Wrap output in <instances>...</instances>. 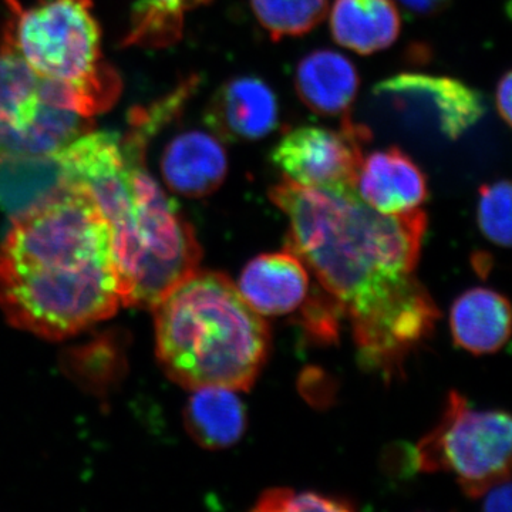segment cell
Listing matches in <instances>:
<instances>
[{"instance_id":"cell-1","label":"cell","mask_w":512,"mask_h":512,"mask_svg":"<svg viewBox=\"0 0 512 512\" xmlns=\"http://www.w3.org/2000/svg\"><path fill=\"white\" fill-rule=\"evenodd\" d=\"M269 198L288 217L285 249L302 259L352 323L360 362L396 375L440 318L414 274L426 212L386 215L356 190L303 187L286 178Z\"/></svg>"},{"instance_id":"cell-2","label":"cell","mask_w":512,"mask_h":512,"mask_svg":"<svg viewBox=\"0 0 512 512\" xmlns=\"http://www.w3.org/2000/svg\"><path fill=\"white\" fill-rule=\"evenodd\" d=\"M120 306L109 222L83 185L12 218L0 242V309L15 328L66 339Z\"/></svg>"},{"instance_id":"cell-3","label":"cell","mask_w":512,"mask_h":512,"mask_svg":"<svg viewBox=\"0 0 512 512\" xmlns=\"http://www.w3.org/2000/svg\"><path fill=\"white\" fill-rule=\"evenodd\" d=\"M151 131L131 121L127 136L87 131L62 150L73 184L92 194L109 222L121 305L153 308L197 271L201 247L194 228L146 168Z\"/></svg>"},{"instance_id":"cell-4","label":"cell","mask_w":512,"mask_h":512,"mask_svg":"<svg viewBox=\"0 0 512 512\" xmlns=\"http://www.w3.org/2000/svg\"><path fill=\"white\" fill-rule=\"evenodd\" d=\"M157 357L187 389H251L268 359V323L220 272L195 271L153 306Z\"/></svg>"},{"instance_id":"cell-5","label":"cell","mask_w":512,"mask_h":512,"mask_svg":"<svg viewBox=\"0 0 512 512\" xmlns=\"http://www.w3.org/2000/svg\"><path fill=\"white\" fill-rule=\"evenodd\" d=\"M6 3L3 46L37 76L63 87L86 119L113 106L121 82L104 62L92 0H42L29 8L18 0Z\"/></svg>"},{"instance_id":"cell-6","label":"cell","mask_w":512,"mask_h":512,"mask_svg":"<svg viewBox=\"0 0 512 512\" xmlns=\"http://www.w3.org/2000/svg\"><path fill=\"white\" fill-rule=\"evenodd\" d=\"M512 424L503 410H476L458 392L448 394L446 409L416 448L421 471H448L470 498L510 477Z\"/></svg>"},{"instance_id":"cell-7","label":"cell","mask_w":512,"mask_h":512,"mask_svg":"<svg viewBox=\"0 0 512 512\" xmlns=\"http://www.w3.org/2000/svg\"><path fill=\"white\" fill-rule=\"evenodd\" d=\"M62 87L0 47V156H46L90 131Z\"/></svg>"},{"instance_id":"cell-8","label":"cell","mask_w":512,"mask_h":512,"mask_svg":"<svg viewBox=\"0 0 512 512\" xmlns=\"http://www.w3.org/2000/svg\"><path fill=\"white\" fill-rule=\"evenodd\" d=\"M372 140L369 128L343 117L339 130L302 126L286 128L271 161L286 180L303 187L356 190L363 150Z\"/></svg>"},{"instance_id":"cell-9","label":"cell","mask_w":512,"mask_h":512,"mask_svg":"<svg viewBox=\"0 0 512 512\" xmlns=\"http://www.w3.org/2000/svg\"><path fill=\"white\" fill-rule=\"evenodd\" d=\"M376 96L387 97L394 106H423L436 120L444 136L456 140L483 117L480 94L466 84L429 74H399L375 87Z\"/></svg>"},{"instance_id":"cell-10","label":"cell","mask_w":512,"mask_h":512,"mask_svg":"<svg viewBox=\"0 0 512 512\" xmlns=\"http://www.w3.org/2000/svg\"><path fill=\"white\" fill-rule=\"evenodd\" d=\"M205 121L220 140H261L278 126V100L264 80L237 77L214 94Z\"/></svg>"},{"instance_id":"cell-11","label":"cell","mask_w":512,"mask_h":512,"mask_svg":"<svg viewBox=\"0 0 512 512\" xmlns=\"http://www.w3.org/2000/svg\"><path fill=\"white\" fill-rule=\"evenodd\" d=\"M237 288L262 318L291 315L308 301L311 272L298 255L284 249L249 261Z\"/></svg>"},{"instance_id":"cell-12","label":"cell","mask_w":512,"mask_h":512,"mask_svg":"<svg viewBox=\"0 0 512 512\" xmlns=\"http://www.w3.org/2000/svg\"><path fill=\"white\" fill-rule=\"evenodd\" d=\"M356 192L370 208L386 215L419 210L429 197L426 175L397 147L363 157Z\"/></svg>"},{"instance_id":"cell-13","label":"cell","mask_w":512,"mask_h":512,"mask_svg":"<svg viewBox=\"0 0 512 512\" xmlns=\"http://www.w3.org/2000/svg\"><path fill=\"white\" fill-rule=\"evenodd\" d=\"M167 187L188 198L211 195L224 184L228 156L220 138L201 130L177 134L161 154Z\"/></svg>"},{"instance_id":"cell-14","label":"cell","mask_w":512,"mask_h":512,"mask_svg":"<svg viewBox=\"0 0 512 512\" xmlns=\"http://www.w3.org/2000/svg\"><path fill=\"white\" fill-rule=\"evenodd\" d=\"M359 84L355 64L335 50H315L296 67V93L319 116H349Z\"/></svg>"},{"instance_id":"cell-15","label":"cell","mask_w":512,"mask_h":512,"mask_svg":"<svg viewBox=\"0 0 512 512\" xmlns=\"http://www.w3.org/2000/svg\"><path fill=\"white\" fill-rule=\"evenodd\" d=\"M57 153L0 156V210L16 218L42 207L70 187Z\"/></svg>"},{"instance_id":"cell-16","label":"cell","mask_w":512,"mask_h":512,"mask_svg":"<svg viewBox=\"0 0 512 512\" xmlns=\"http://www.w3.org/2000/svg\"><path fill=\"white\" fill-rule=\"evenodd\" d=\"M450 329L458 348L473 355L498 352L510 339V302L493 289H468L451 306Z\"/></svg>"},{"instance_id":"cell-17","label":"cell","mask_w":512,"mask_h":512,"mask_svg":"<svg viewBox=\"0 0 512 512\" xmlns=\"http://www.w3.org/2000/svg\"><path fill=\"white\" fill-rule=\"evenodd\" d=\"M402 18L394 0H335L330 32L338 45L357 55L382 52L396 42Z\"/></svg>"},{"instance_id":"cell-18","label":"cell","mask_w":512,"mask_h":512,"mask_svg":"<svg viewBox=\"0 0 512 512\" xmlns=\"http://www.w3.org/2000/svg\"><path fill=\"white\" fill-rule=\"evenodd\" d=\"M192 439L208 450L237 444L247 430V409L237 390L222 386L194 389L184 410Z\"/></svg>"},{"instance_id":"cell-19","label":"cell","mask_w":512,"mask_h":512,"mask_svg":"<svg viewBox=\"0 0 512 512\" xmlns=\"http://www.w3.org/2000/svg\"><path fill=\"white\" fill-rule=\"evenodd\" d=\"M211 0H138L126 45L170 46L183 35L185 13Z\"/></svg>"},{"instance_id":"cell-20","label":"cell","mask_w":512,"mask_h":512,"mask_svg":"<svg viewBox=\"0 0 512 512\" xmlns=\"http://www.w3.org/2000/svg\"><path fill=\"white\" fill-rule=\"evenodd\" d=\"M255 18L272 40L306 35L325 19L329 0H251Z\"/></svg>"},{"instance_id":"cell-21","label":"cell","mask_w":512,"mask_h":512,"mask_svg":"<svg viewBox=\"0 0 512 512\" xmlns=\"http://www.w3.org/2000/svg\"><path fill=\"white\" fill-rule=\"evenodd\" d=\"M477 221L481 234L497 247L511 245V184L501 180L483 185L478 198Z\"/></svg>"},{"instance_id":"cell-22","label":"cell","mask_w":512,"mask_h":512,"mask_svg":"<svg viewBox=\"0 0 512 512\" xmlns=\"http://www.w3.org/2000/svg\"><path fill=\"white\" fill-rule=\"evenodd\" d=\"M252 510L261 512H345L355 510V505L348 498L333 497V495L313 493V491L299 493L291 488H272V490L261 494Z\"/></svg>"},{"instance_id":"cell-23","label":"cell","mask_w":512,"mask_h":512,"mask_svg":"<svg viewBox=\"0 0 512 512\" xmlns=\"http://www.w3.org/2000/svg\"><path fill=\"white\" fill-rule=\"evenodd\" d=\"M483 500L485 511L490 512H510L511 511V484L510 477L498 481L488 487L483 494L480 495Z\"/></svg>"},{"instance_id":"cell-24","label":"cell","mask_w":512,"mask_h":512,"mask_svg":"<svg viewBox=\"0 0 512 512\" xmlns=\"http://www.w3.org/2000/svg\"><path fill=\"white\" fill-rule=\"evenodd\" d=\"M511 94H512V77L511 72H507L498 82L497 92H495V106H497L498 114L505 121L507 126L511 124Z\"/></svg>"},{"instance_id":"cell-25","label":"cell","mask_w":512,"mask_h":512,"mask_svg":"<svg viewBox=\"0 0 512 512\" xmlns=\"http://www.w3.org/2000/svg\"><path fill=\"white\" fill-rule=\"evenodd\" d=\"M400 3L419 15H430L446 8L451 0H399Z\"/></svg>"}]
</instances>
